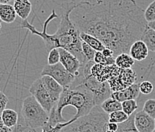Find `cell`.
Returning <instances> with one entry per match:
<instances>
[{"instance_id":"6da1fadb","label":"cell","mask_w":155,"mask_h":132,"mask_svg":"<svg viewBox=\"0 0 155 132\" xmlns=\"http://www.w3.org/2000/svg\"><path fill=\"white\" fill-rule=\"evenodd\" d=\"M69 17L79 32L94 36L112 50L114 58L129 54L147 27L144 10L134 0H81Z\"/></svg>"},{"instance_id":"7a4b0ae2","label":"cell","mask_w":155,"mask_h":132,"mask_svg":"<svg viewBox=\"0 0 155 132\" xmlns=\"http://www.w3.org/2000/svg\"><path fill=\"white\" fill-rule=\"evenodd\" d=\"M68 105L75 108L77 110V112L73 117V118L77 120L78 118L88 114L96 105L94 96L88 89L82 84L71 85L70 88L63 90L59 100L49 113L48 123L44 127L51 128L59 123L66 122L62 116V111Z\"/></svg>"},{"instance_id":"3957f363","label":"cell","mask_w":155,"mask_h":132,"mask_svg":"<svg viewBox=\"0 0 155 132\" xmlns=\"http://www.w3.org/2000/svg\"><path fill=\"white\" fill-rule=\"evenodd\" d=\"M74 2L64 3L61 5L63 11L61 15L58 28L56 32L52 34L55 48H62L68 51L80 61L84 64L87 60L83 54L81 49V40L80 32L70 20V13L74 7Z\"/></svg>"},{"instance_id":"277c9868","label":"cell","mask_w":155,"mask_h":132,"mask_svg":"<svg viewBox=\"0 0 155 132\" xmlns=\"http://www.w3.org/2000/svg\"><path fill=\"white\" fill-rule=\"evenodd\" d=\"M108 115L96 105L86 115L63 127L59 132H106Z\"/></svg>"},{"instance_id":"5b68a950","label":"cell","mask_w":155,"mask_h":132,"mask_svg":"<svg viewBox=\"0 0 155 132\" xmlns=\"http://www.w3.org/2000/svg\"><path fill=\"white\" fill-rule=\"evenodd\" d=\"M95 63L94 61H87L82 64L79 70V74L76 77L72 85L82 84L91 92L94 96L96 105L100 106L101 103L110 98L111 91L107 83H99L91 74V68Z\"/></svg>"},{"instance_id":"8992f818","label":"cell","mask_w":155,"mask_h":132,"mask_svg":"<svg viewBox=\"0 0 155 132\" xmlns=\"http://www.w3.org/2000/svg\"><path fill=\"white\" fill-rule=\"evenodd\" d=\"M21 115L23 118L24 124L31 130L45 126L49 118V114L32 96L23 100Z\"/></svg>"},{"instance_id":"52a82bcc","label":"cell","mask_w":155,"mask_h":132,"mask_svg":"<svg viewBox=\"0 0 155 132\" xmlns=\"http://www.w3.org/2000/svg\"><path fill=\"white\" fill-rule=\"evenodd\" d=\"M41 76H49L58 82L64 89L70 88L76 77L66 70L61 63L46 65L41 72Z\"/></svg>"},{"instance_id":"ba28073f","label":"cell","mask_w":155,"mask_h":132,"mask_svg":"<svg viewBox=\"0 0 155 132\" xmlns=\"http://www.w3.org/2000/svg\"><path fill=\"white\" fill-rule=\"evenodd\" d=\"M58 18V15H57L54 9L52 10L51 11V14L50 15V16L47 18L46 21L44 22L42 27H43V31H39L33 26L32 25H31L28 21H27L26 20H23L22 22L21 23V28H26L28 29L31 34H35V35L38 36L40 38L42 39L43 42L45 44V49L48 52H49L50 51H51L52 49H54L55 48V44H54V39H53L52 34H48V33L46 32L47 27H48V24L51 22L52 20L56 19V18Z\"/></svg>"},{"instance_id":"9c48e42d","label":"cell","mask_w":155,"mask_h":132,"mask_svg":"<svg viewBox=\"0 0 155 132\" xmlns=\"http://www.w3.org/2000/svg\"><path fill=\"white\" fill-rule=\"evenodd\" d=\"M137 80V75L134 70L121 69L118 75L110 78L107 83H108L111 93H114L125 90L134 84Z\"/></svg>"},{"instance_id":"30bf717a","label":"cell","mask_w":155,"mask_h":132,"mask_svg":"<svg viewBox=\"0 0 155 132\" xmlns=\"http://www.w3.org/2000/svg\"><path fill=\"white\" fill-rule=\"evenodd\" d=\"M29 92L31 96L41 105V107L49 114L56 103L53 101L48 92L45 88L41 78H38L33 82L29 88Z\"/></svg>"},{"instance_id":"8fae6325","label":"cell","mask_w":155,"mask_h":132,"mask_svg":"<svg viewBox=\"0 0 155 132\" xmlns=\"http://www.w3.org/2000/svg\"><path fill=\"white\" fill-rule=\"evenodd\" d=\"M121 69L114 65H101L94 64L91 68V74L99 83H107L110 78L119 74Z\"/></svg>"},{"instance_id":"7c38bea8","label":"cell","mask_w":155,"mask_h":132,"mask_svg":"<svg viewBox=\"0 0 155 132\" xmlns=\"http://www.w3.org/2000/svg\"><path fill=\"white\" fill-rule=\"evenodd\" d=\"M60 54L59 62L62 64L66 70L70 74L78 77L79 74V70L81 67L80 61L73 54L62 48H58Z\"/></svg>"},{"instance_id":"4fadbf2b","label":"cell","mask_w":155,"mask_h":132,"mask_svg":"<svg viewBox=\"0 0 155 132\" xmlns=\"http://www.w3.org/2000/svg\"><path fill=\"white\" fill-rule=\"evenodd\" d=\"M134 126L139 132H152L155 128L154 118L143 110L134 112Z\"/></svg>"},{"instance_id":"5bb4252c","label":"cell","mask_w":155,"mask_h":132,"mask_svg":"<svg viewBox=\"0 0 155 132\" xmlns=\"http://www.w3.org/2000/svg\"><path fill=\"white\" fill-rule=\"evenodd\" d=\"M40 78H41V82H42L45 88L46 89L47 91L51 96L53 101L57 104L64 88L60 85L58 82L55 81L54 79L51 78L49 76H41V77H40Z\"/></svg>"},{"instance_id":"9a60e30c","label":"cell","mask_w":155,"mask_h":132,"mask_svg":"<svg viewBox=\"0 0 155 132\" xmlns=\"http://www.w3.org/2000/svg\"><path fill=\"white\" fill-rule=\"evenodd\" d=\"M140 93L139 84L135 83L134 84L126 88L125 90L111 93L110 97L117 100L120 102H122L126 101V100H136V99L139 96Z\"/></svg>"},{"instance_id":"2e32d148","label":"cell","mask_w":155,"mask_h":132,"mask_svg":"<svg viewBox=\"0 0 155 132\" xmlns=\"http://www.w3.org/2000/svg\"><path fill=\"white\" fill-rule=\"evenodd\" d=\"M149 54V50L145 43L141 40L136 41L132 44L129 50V54L134 61H142L145 60Z\"/></svg>"},{"instance_id":"e0dca14e","label":"cell","mask_w":155,"mask_h":132,"mask_svg":"<svg viewBox=\"0 0 155 132\" xmlns=\"http://www.w3.org/2000/svg\"><path fill=\"white\" fill-rule=\"evenodd\" d=\"M14 8L16 15L22 20H26L31 11V3L29 0H14Z\"/></svg>"},{"instance_id":"ac0fdd59","label":"cell","mask_w":155,"mask_h":132,"mask_svg":"<svg viewBox=\"0 0 155 132\" xmlns=\"http://www.w3.org/2000/svg\"><path fill=\"white\" fill-rule=\"evenodd\" d=\"M16 16L13 5L10 4H0V19L2 21L10 24L15 21Z\"/></svg>"},{"instance_id":"d6986e66","label":"cell","mask_w":155,"mask_h":132,"mask_svg":"<svg viewBox=\"0 0 155 132\" xmlns=\"http://www.w3.org/2000/svg\"><path fill=\"white\" fill-rule=\"evenodd\" d=\"M1 119L4 125L12 128L18 123V113L10 108H5L2 112Z\"/></svg>"},{"instance_id":"ffe728a7","label":"cell","mask_w":155,"mask_h":132,"mask_svg":"<svg viewBox=\"0 0 155 132\" xmlns=\"http://www.w3.org/2000/svg\"><path fill=\"white\" fill-rule=\"evenodd\" d=\"M80 38H81V41L88 44L90 47H92L93 49L95 50L96 51H101V52L105 48V46L103 44V43L100 40H98L97 38L91 35V34H88L84 32H80Z\"/></svg>"},{"instance_id":"44dd1931","label":"cell","mask_w":155,"mask_h":132,"mask_svg":"<svg viewBox=\"0 0 155 132\" xmlns=\"http://www.w3.org/2000/svg\"><path fill=\"white\" fill-rule=\"evenodd\" d=\"M100 107L107 115L114 112L122 110L121 102H118L117 100L111 98V97L104 100L101 104Z\"/></svg>"},{"instance_id":"7402d4cb","label":"cell","mask_w":155,"mask_h":132,"mask_svg":"<svg viewBox=\"0 0 155 132\" xmlns=\"http://www.w3.org/2000/svg\"><path fill=\"white\" fill-rule=\"evenodd\" d=\"M134 61L127 53H122L115 57V65L120 69H131L134 65Z\"/></svg>"},{"instance_id":"603a6c76","label":"cell","mask_w":155,"mask_h":132,"mask_svg":"<svg viewBox=\"0 0 155 132\" xmlns=\"http://www.w3.org/2000/svg\"><path fill=\"white\" fill-rule=\"evenodd\" d=\"M141 41L145 43L150 51L155 53V31L147 27L143 31L141 37Z\"/></svg>"},{"instance_id":"cb8c5ba5","label":"cell","mask_w":155,"mask_h":132,"mask_svg":"<svg viewBox=\"0 0 155 132\" xmlns=\"http://www.w3.org/2000/svg\"><path fill=\"white\" fill-rule=\"evenodd\" d=\"M134 113L129 116L127 121L118 124V130L117 132H139L134 126Z\"/></svg>"},{"instance_id":"d4e9b609","label":"cell","mask_w":155,"mask_h":132,"mask_svg":"<svg viewBox=\"0 0 155 132\" xmlns=\"http://www.w3.org/2000/svg\"><path fill=\"white\" fill-rule=\"evenodd\" d=\"M128 118L129 116L125 114L122 110L116 111L108 115V122L116 123L119 124L127 121Z\"/></svg>"},{"instance_id":"484cf974","label":"cell","mask_w":155,"mask_h":132,"mask_svg":"<svg viewBox=\"0 0 155 132\" xmlns=\"http://www.w3.org/2000/svg\"><path fill=\"white\" fill-rule=\"evenodd\" d=\"M122 111L128 116H130L132 114L135 112L136 110L138 108V105L137 104L136 100H126L121 102Z\"/></svg>"},{"instance_id":"4316f807","label":"cell","mask_w":155,"mask_h":132,"mask_svg":"<svg viewBox=\"0 0 155 132\" xmlns=\"http://www.w3.org/2000/svg\"><path fill=\"white\" fill-rule=\"evenodd\" d=\"M94 62L95 64H101V65H114L115 64V58L114 57L107 58L103 55L101 51H96Z\"/></svg>"},{"instance_id":"83f0119b","label":"cell","mask_w":155,"mask_h":132,"mask_svg":"<svg viewBox=\"0 0 155 132\" xmlns=\"http://www.w3.org/2000/svg\"><path fill=\"white\" fill-rule=\"evenodd\" d=\"M81 49H82L83 54H84L87 61H94V55H95L96 53L95 50L93 49L92 47H90L88 44H87L82 41H81Z\"/></svg>"},{"instance_id":"f1b7e54d","label":"cell","mask_w":155,"mask_h":132,"mask_svg":"<svg viewBox=\"0 0 155 132\" xmlns=\"http://www.w3.org/2000/svg\"><path fill=\"white\" fill-rule=\"evenodd\" d=\"M143 111L145 112L147 115L155 118V99H150L144 102L143 108Z\"/></svg>"},{"instance_id":"f546056e","label":"cell","mask_w":155,"mask_h":132,"mask_svg":"<svg viewBox=\"0 0 155 132\" xmlns=\"http://www.w3.org/2000/svg\"><path fill=\"white\" fill-rule=\"evenodd\" d=\"M144 18L147 23L155 20V0L144 10Z\"/></svg>"},{"instance_id":"4dcf8cb0","label":"cell","mask_w":155,"mask_h":132,"mask_svg":"<svg viewBox=\"0 0 155 132\" xmlns=\"http://www.w3.org/2000/svg\"><path fill=\"white\" fill-rule=\"evenodd\" d=\"M60 54L58 48H54L48 52V65H54L59 63Z\"/></svg>"},{"instance_id":"1f68e13d","label":"cell","mask_w":155,"mask_h":132,"mask_svg":"<svg viewBox=\"0 0 155 132\" xmlns=\"http://www.w3.org/2000/svg\"><path fill=\"white\" fill-rule=\"evenodd\" d=\"M139 90L140 93L143 95H149L153 92V85L150 81H143L139 83Z\"/></svg>"},{"instance_id":"d6a6232c","label":"cell","mask_w":155,"mask_h":132,"mask_svg":"<svg viewBox=\"0 0 155 132\" xmlns=\"http://www.w3.org/2000/svg\"><path fill=\"white\" fill-rule=\"evenodd\" d=\"M8 97L2 93V91H0V112H3L4 109H5L7 104H8Z\"/></svg>"},{"instance_id":"836d02e7","label":"cell","mask_w":155,"mask_h":132,"mask_svg":"<svg viewBox=\"0 0 155 132\" xmlns=\"http://www.w3.org/2000/svg\"><path fill=\"white\" fill-rule=\"evenodd\" d=\"M117 130H118V124L116 123H107L106 132H117Z\"/></svg>"},{"instance_id":"e575fe53","label":"cell","mask_w":155,"mask_h":132,"mask_svg":"<svg viewBox=\"0 0 155 132\" xmlns=\"http://www.w3.org/2000/svg\"><path fill=\"white\" fill-rule=\"evenodd\" d=\"M27 129H28V127H26L25 124H18L13 127V132H24Z\"/></svg>"},{"instance_id":"d590c367","label":"cell","mask_w":155,"mask_h":132,"mask_svg":"<svg viewBox=\"0 0 155 132\" xmlns=\"http://www.w3.org/2000/svg\"><path fill=\"white\" fill-rule=\"evenodd\" d=\"M101 53H102L103 55H104L105 57H107V58L114 57V51H113L112 50L109 49V48H107V47H105V48L101 51Z\"/></svg>"},{"instance_id":"8d00e7d4","label":"cell","mask_w":155,"mask_h":132,"mask_svg":"<svg viewBox=\"0 0 155 132\" xmlns=\"http://www.w3.org/2000/svg\"><path fill=\"white\" fill-rule=\"evenodd\" d=\"M0 132H13V129L12 127H8L7 126H5L2 123L0 125Z\"/></svg>"},{"instance_id":"74e56055","label":"cell","mask_w":155,"mask_h":132,"mask_svg":"<svg viewBox=\"0 0 155 132\" xmlns=\"http://www.w3.org/2000/svg\"><path fill=\"white\" fill-rule=\"evenodd\" d=\"M147 27L150 28H151V29L154 30L155 31V20L154 21H151V22H149L147 23Z\"/></svg>"},{"instance_id":"f35d334b","label":"cell","mask_w":155,"mask_h":132,"mask_svg":"<svg viewBox=\"0 0 155 132\" xmlns=\"http://www.w3.org/2000/svg\"><path fill=\"white\" fill-rule=\"evenodd\" d=\"M12 0H0V4H8Z\"/></svg>"},{"instance_id":"ab89813d","label":"cell","mask_w":155,"mask_h":132,"mask_svg":"<svg viewBox=\"0 0 155 132\" xmlns=\"http://www.w3.org/2000/svg\"><path fill=\"white\" fill-rule=\"evenodd\" d=\"M1 31H2V20L0 19V33H1Z\"/></svg>"},{"instance_id":"60d3db41","label":"cell","mask_w":155,"mask_h":132,"mask_svg":"<svg viewBox=\"0 0 155 132\" xmlns=\"http://www.w3.org/2000/svg\"><path fill=\"white\" fill-rule=\"evenodd\" d=\"M2 124V119H1V118H0V125Z\"/></svg>"},{"instance_id":"b9f144b4","label":"cell","mask_w":155,"mask_h":132,"mask_svg":"<svg viewBox=\"0 0 155 132\" xmlns=\"http://www.w3.org/2000/svg\"><path fill=\"white\" fill-rule=\"evenodd\" d=\"M1 115H2V112H0V118H1Z\"/></svg>"},{"instance_id":"7bdbcfd3","label":"cell","mask_w":155,"mask_h":132,"mask_svg":"<svg viewBox=\"0 0 155 132\" xmlns=\"http://www.w3.org/2000/svg\"><path fill=\"white\" fill-rule=\"evenodd\" d=\"M152 132H155V128L153 129V131H152Z\"/></svg>"},{"instance_id":"ee69618b","label":"cell","mask_w":155,"mask_h":132,"mask_svg":"<svg viewBox=\"0 0 155 132\" xmlns=\"http://www.w3.org/2000/svg\"><path fill=\"white\" fill-rule=\"evenodd\" d=\"M154 121H155V118H154Z\"/></svg>"}]
</instances>
